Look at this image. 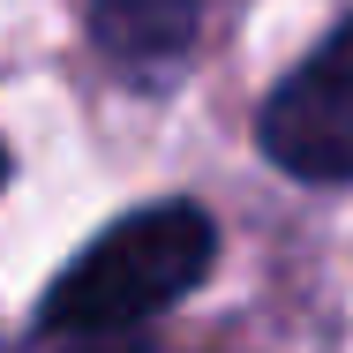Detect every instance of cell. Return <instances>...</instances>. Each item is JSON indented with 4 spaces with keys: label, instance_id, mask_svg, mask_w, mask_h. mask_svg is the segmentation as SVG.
<instances>
[{
    "label": "cell",
    "instance_id": "6da1fadb",
    "mask_svg": "<svg viewBox=\"0 0 353 353\" xmlns=\"http://www.w3.org/2000/svg\"><path fill=\"white\" fill-rule=\"evenodd\" d=\"M211 263H218V225L203 203H188V196L143 203V211L113 218L53 279V293L38 301V331L46 339H128L136 323L188 301Z\"/></svg>",
    "mask_w": 353,
    "mask_h": 353
},
{
    "label": "cell",
    "instance_id": "7a4b0ae2",
    "mask_svg": "<svg viewBox=\"0 0 353 353\" xmlns=\"http://www.w3.org/2000/svg\"><path fill=\"white\" fill-rule=\"evenodd\" d=\"M256 136H263V158L293 181H316V188L353 181V15L263 98Z\"/></svg>",
    "mask_w": 353,
    "mask_h": 353
},
{
    "label": "cell",
    "instance_id": "3957f363",
    "mask_svg": "<svg viewBox=\"0 0 353 353\" xmlns=\"http://www.w3.org/2000/svg\"><path fill=\"white\" fill-rule=\"evenodd\" d=\"M203 30V0H90V46L136 90H165L188 68Z\"/></svg>",
    "mask_w": 353,
    "mask_h": 353
},
{
    "label": "cell",
    "instance_id": "277c9868",
    "mask_svg": "<svg viewBox=\"0 0 353 353\" xmlns=\"http://www.w3.org/2000/svg\"><path fill=\"white\" fill-rule=\"evenodd\" d=\"M90 353H150L143 339H105V346H90Z\"/></svg>",
    "mask_w": 353,
    "mask_h": 353
},
{
    "label": "cell",
    "instance_id": "5b68a950",
    "mask_svg": "<svg viewBox=\"0 0 353 353\" xmlns=\"http://www.w3.org/2000/svg\"><path fill=\"white\" fill-rule=\"evenodd\" d=\"M0 181H8V150H0Z\"/></svg>",
    "mask_w": 353,
    "mask_h": 353
}]
</instances>
